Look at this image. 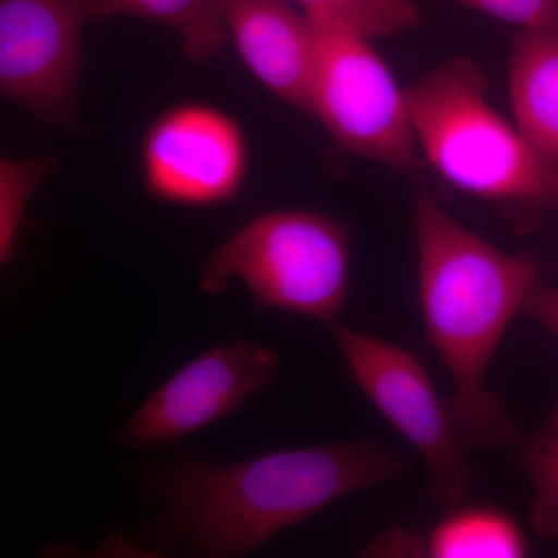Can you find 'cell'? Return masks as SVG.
Here are the masks:
<instances>
[{
    "mask_svg": "<svg viewBox=\"0 0 558 558\" xmlns=\"http://www.w3.org/2000/svg\"><path fill=\"white\" fill-rule=\"evenodd\" d=\"M417 282L428 343L453 380L449 413L465 454L505 449L517 428L487 373L539 267L458 222L429 191L414 209Z\"/></svg>",
    "mask_w": 558,
    "mask_h": 558,
    "instance_id": "cell-1",
    "label": "cell"
},
{
    "mask_svg": "<svg viewBox=\"0 0 558 558\" xmlns=\"http://www.w3.org/2000/svg\"><path fill=\"white\" fill-rule=\"evenodd\" d=\"M405 459L379 444L330 442L236 462H183L157 481L167 520L191 549L241 557L337 499L402 478Z\"/></svg>",
    "mask_w": 558,
    "mask_h": 558,
    "instance_id": "cell-2",
    "label": "cell"
},
{
    "mask_svg": "<svg viewBox=\"0 0 558 558\" xmlns=\"http://www.w3.org/2000/svg\"><path fill=\"white\" fill-rule=\"evenodd\" d=\"M475 61L450 58L405 89L418 149L440 178L531 230L558 205V168L487 100Z\"/></svg>",
    "mask_w": 558,
    "mask_h": 558,
    "instance_id": "cell-3",
    "label": "cell"
},
{
    "mask_svg": "<svg viewBox=\"0 0 558 558\" xmlns=\"http://www.w3.org/2000/svg\"><path fill=\"white\" fill-rule=\"evenodd\" d=\"M351 259L344 220L310 209H279L248 220L208 256L201 289L219 295L238 279L264 310L329 326L347 306Z\"/></svg>",
    "mask_w": 558,
    "mask_h": 558,
    "instance_id": "cell-4",
    "label": "cell"
},
{
    "mask_svg": "<svg viewBox=\"0 0 558 558\" xmlns=\"http://www.w3.org/2000/svg\"><path fill=\"white\" fill-rule=\"evenodd\" d=\"M314 32L311 117L344 153L381 167L422 170L405 90L373 40L319 13H304Z\"/></svg>",
    "mask_w": 558,
    "mask_h": 558,
    "instance_id": "cell-5",
    "label": "cell"
},
{
    "mask_svg": "<svg viewBox=\"0 0 558 558\" xmlns=\"http://www.w3.org/2000/svg\"><path fill=\"white\" fill-rule=\"evenodd\" d=\"M328 328L339 344L349 379L427 461L436 505L450 509L464 502L473 470L454 433L449 407L439 398L417 352L340 322Z\"/></svg>",
    "mask_w": 558,
    "mask_h": 558,
    "instance_id": "cell-6",
    "label": "cell"
},
{
    "mask_svg": "<svg viewBox=\"0 0 558 558\" xmlns=\"http://www.w3.org/2000/svg\"><path fill=\"white\" fill-rule=\"evenodd\" d=\"M140 161L153 199L175 207H220L236 201L247 183L248 140L226 110L179 102L150 121Z\"/></svg>",
    "mask_w": 558,
    "mask_h": 558,
    "instance_id": "cell-7",
    "label": "cell"
},
{
    "mask_svg": "<svg viewBox=\"0 0 558 558\" xmlns=\"http://www.w3.org/2000/svg\"><path fill=\"white\" fill-rule=\"evenodd\" d=\"M84 21L83 0H0V95L43 123L78 126Z\"/></svg>",
    "mask_w": 558,
    "mask_h": 558,
    "instance_id": "cell-8",
    "label": "cell"
},
{
    "mask_svg": "<svg viewBox=\"0 0 558 558\" xmlns=\"http://www.w3.org/2000/svg\"><path fill=\"white\" fill-rule=\"evenodd\" d=\"M279 371L277 352L238 340L205 351L161 384L120 428L113 444L159 450L244 409Z\"/></svg>",
    "mask_w": 558,
    "mask_h": 558,
    "instance_id": "cell-9",
    "label": "cell"
},
{
    "mask_svg": "<svg viewBox=\"0 0 558 558\" xmlns=\"http://www.w3.org/2000/svg\"><path fill=\"white\" fill-rule=\"evenodd\" d=\"M227 35L271 95L311 116L314 32L292 0H218Z\"/></svg>",
    "mask_w": 558,
    "mask_h": 558,
    "instance_id": "cell-10",
    "label": "cell"
},
{
    "mask_svg": "<svg viewBox=\"0 0 558 558\" xmlns=\"http://www.w3.org/2000/svg\"><path fill=\"white\" fill-rule=\"evenodd\" d=\"M515 126L558 168V31H519L509 58Z\"/></svg>",
    "mask_w": 558,
    "mask_h": 558,
    "instance_id": "cell-11",
    "label": "cell"
},
{
    "mask_svg": "<svg viewBox=\"0 0 558 558\" xmlns=\"http://www.w3.org/2000/svg\"><path fill=\"white\" fill-rule=\"evenodd\" d=\"M87 20L143 17L178 32L183 53L196 64L215 60L229 43L218 0H83Z\"/></svg>",
    "mask_w": 558,
    "mask_h": 558,
    "instance_id": "cell-12",
    "label": "cell"
},
{
    "mask_svg": "<svg viewBox=\"0 0 558 558\" xmlns=\"http://www.w3.org/2000/svg\"><path fill=\"white\" fill-rule=\"evenodd\" d=\"M529 543L519 521L490 505L461 502L447 509L427 538L435 558H523Z\"/></svg>",
    "mask_w": 558,
    "mask_h": 558,
    "instance_id": "cell-13",
    "label": "cell"
},
{
    "mask_svg": "<svg viewBox=\"0 0 558 558\" xmlns=\"http://www.w3.org/2000/svg\"><path fill=\"white\" fill-rule=\"evenodd\" d=\"M520 461L526 472L534 502L532 529L545 539L558 538V405L545 424L520 442Z\"/></svg>",
    "mask_w": 558,
    "mask_h": 558,
    "instance_id": "cell-14",
    "label": "cell"
},
{
    "mask_svg": "<svg viewBox=\"0 0 558 558\" xmlns=\"http://www.w3.org/2000/svg\"><path fill=\"white\" fill-rule=\"evenodd\" d=\"M304 13H319L371 40L389 38L418 24L414 0H292Z\"/></svg>",
    "mask_w": 558,
    "mask_h": 558,
    "instance_id": "cell-15",
    "label": "cell"
},
{
    "mask_svg": "<svg viewBox=\"0 0 558 558\" xmlns=\"http://www.w3.org/2000/svg\"><path fill=\"white\" fill-rule=\"evenodd\" d=\"M57 167V157L0 159V266L13 258L25 205Z\"/></svg>",
    "mask_w": 558,
    "mask_h": 558,
    "instance_id": "cell-16",
    "label": "cell"
},
{
    "mask_svg": "<svg viewBox=\"0 0 558 558\" xmlns=\"http://www.w3.org/2000/svg\"><path fill=\"white\" fill-rule=\"evenodd\" d=\"M517 25L520 31H558V0H451Z\"/></svg>",
    "mask_w": 558,
    "mask_h": 558,
    "instance_id": "cell-17",
    "label": "cell"
},
{
    "mask_svg": "<svg viewBox=\"0 0 558 558\" xmlns=\"http://www.w3.org/2000/svg\"><path fill=\"white\" fill-rule=\"evenodd\" d=\"M521 315L537 323L539 328L558 340V288L539 277L529 290Z\"/></svg>",
    "mask_w": 558,
    "mask_h": 558,
    "instance_id": "cell-18",
    "label": "cell"
},
{
    "mask_svg": "<svg viewBox=\"0 0 558 558\" xmlns=\"http://www.w3.org/2000/svg\"><path fill=\"white\" fill-rule=\"evenodd\" d=\"M556 269H557V271H558V260H557V263H556Z\"/></svg>",
    "mask_w": 558,
    "mask_h": 558,
    "instance_id": "cell-19",
    "label": "cell"
}]
</instances>
